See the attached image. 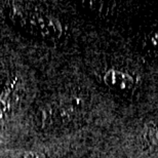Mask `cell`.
Masks as SVG:
<instances>
[{
	"instance_id": "obj_1",
	"label": "cell",
	"mask_w": 158,
	"mask_h": 158,
	"mask_svg": "<svg viewBox=\"0 0 158 158\" xmlns=\"http://www.w3.org/2000/svg\"><path fill=\"white\" fill-rule=\"evenodd\" d=\"M11 18L28 32L42 38H59L63 32L62 25L58 19L44 12L15 6L11 10Z\"/></svg>"
},
{
	"instance_id": "obj_2",
	"label": "cell",
	"mask_w": 158,
	"mask_h": 158,
	"mask_svg": "<svg viewBox=\"0 0 158 158\" xmlns=\"http://www.w3.org/2000/svg\"><path fill=\"white\" fill-rule=\"evenodd\" d=\"M104 81L111 89L120 93L131 90L135 87V79L126 72L111 69L104 75Z\"/></svg>"
},
{
	"instance_id": "obj_3",
	"label": "cell",
	"mask_w": 158,
	"mask_h": 158,
	"mask_svg": "<svg viewBox=\"0 0 158 158\" xmlns=\"http://www.w3.org/2000/svg\"><path fill=\"white\" fill-rule=\"evenodd\" d=\"M17 77L10 78L7 80L0 94V123L6 120L12 106H14L15 96H17Z\"/></svg>"
},
{
	"instance_id": "obj_4",
	"label": "cell",
	"mask_w": 158,
	"mask_h": 158,
	"mask_svg": "<svg viewBox=\"0 0 158 158\" xmlns=\"http://www.w3.org/2000/svg\"><path fill=\"white\" fill-rule=\"evenodd\" d=\"M145 139L153 149L158 150V123L148 125L145 131Z\"/></svg>"
},
{
	"instance_id": "obj_5",
	"label": "cell",
	"mask_w": 158,
	"mask_h": 158,
	"mask_svg": "<svg viewBox=\"0 0 158 158\" xmlns=\"http://www.w3.org/2000/svg\"><path fill=\"white\" fill-rule=\"evenodd\" d=\"M7 158H45V156L38 151H19L8 155Z\"/></svg>"
},
{
	"instance_id": "obj_6",
	"label": "cell",
	"mask_w": 158,
	"mask_h": 158,
	"mask_svg": "<svg viewBox=\"0 0 158 158\" xmlns=\"http://www.w3.org/2000/svg\"><path fill=\"white\" fill-rule=\"evenodd\" d=\"M148 43H149L150 46H152L153 48L158 49V29L154 30L153 32L148 36Z\"/></svg>"
}]
</instances>
